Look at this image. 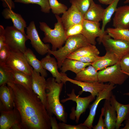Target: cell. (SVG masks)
I'll return each mask as SVG.
<instances>
[{
    "instance_id": "35",
    "label": "cell",
    "mask_w": 129,
    "mask_h": 129,
    "mask_svg": "<svg viewBox=\"0 0 129 129\" xmlns=\"http://www.w3.org/2000/svg\"><path fill=\"white\" fill-rule=\"evenodd\" d=\"M10 69L5 64L0 65V86L11 83Z\"/></svg>"
},
{
    "instance_id": "23",
    "label": "cell",
    "mask_w": 129,
    "mask_h": 129,
    "mask_svg": "<svg viewBox=\"0 0 129 129\" xmlns=\"http://www.w3.org/2000/svg\"><path fill=\"white\" fill-rule=\"evenodd\" d=\"M10 70L12 81L11 83L21 85L28 90H33L32 79L31 75L11 69Z\"/></svg>"
},
{
    "instance_id": "32",
    "label": "cell",
    "mask_w": 129,
    "mask_h": 129,
    "mask_svg": "<svg viewBox=\"0 0 129 129\" xmlns=\"http://www.w3.org/2000/svg\"><path fill=\"white\" fill-rule=\"evenodd\" d=\"M14 2L25 4H37L40 6L41 11L43 12L47 13L50 12L48 0H15Z\"/></svg>"
},
{
    "instance_id": "33",
    "label": "cell",
    "mask_w": 129,
    "mask_h": 129,
    "mask_svg": "<svg viewBox=\"0 0 129 129\" xmlns=\"http://www.w3.org/2000/svg\"><path fill=\"white\" fill-rule=\"evenodd\" d=\"M50 9L55 15H59L63 14L68 9L64 4L59 2L57 0H48Z\"/></svg>"
},
{
    "instance_id": "14",
    "label": "cell",
    "mask_w": 129,
    "mask_h": 129,
    "mask_svg": "<svg viewBox=\"0 0 129 129\" xmlns=\"http://www.w3.org/2000/svg\"><path fill=\"white\" fill-rule=\"evenodd\" d=\"M61 22L65 30L74 25L82 23L84 16L74 5L71 6L60 17Z\"/></svg>"
},
{
    "instance_id": "26",
    "label": "cell",
    "mask_w": 129,
    "mask_h": 129,
    "mask_svg": "<svg viewBox=\"0 0 129 129\" xmlns=\"http://www.w3.org/2000/svg\"><path fill=\"white\" fill-rule=\"evenodd\" d=\"M118 62V58L114 54L106 51L104 56H101L100 59L92 63L91 65L97 71L113 65Z\"/></svg>"
},
{
    "instance_id": "3",
    "label": "cell",
    "mask_w": 129,
    "mask_h": 129,
    "mask_svg": "<svg viewBox=\"0 0 129 129\" xmlns=\"http://www.w3.org/2000/svg\"><path fill=\"white\" fill-rule=\"evenodd\" d=\"M57 22L52 29L46 23L40 22L39 27L44 32V37L43 41L45 43H50L52 45V50L55 51L61 47L67 38L66 30L61 22L60 17L55 15Z\"/></svg>"
},
{
    "instance_id": "47",
    "label": "cell",
    "mask_w": 129,
    "mask_h": 129,
    "mask_svg": "<svg viewBox=\"0 0 129 129\" xmlns=\"http://www.w3.org/2000/svg\"><path fill=\"white\" fill-rule=\"evenodd\" d=\"M125 73L126 74L129 76V74L127 73ZM123 95H124L127 96L129 97V92L125 93Z\"/></svg>"
},
{
    "instance_id": "8",
    "label": "cell",
    "mask_w": 129,
    "mask_h": 129,
    "mask_svg": "<svg viewBox=\"0 0 129 129\" xmlns=\"http://www.w3.org/2000/svg\"><path fill=\"white\" fill-rule=\"evenodd\" d=\"M99 42L102 43L106 51L114 54L119 61L129 52V42L124 40L112 38L106 33Z\"/></svg>"
},
{
    "instance_id": "2",
    "label": "cell",
    "mask_w": 129,
    "mask_h": 129,
    "mask_svg": "<svg viewBox=\"0 0 129 129\" xmlns=\"http://www.w3.org/2000/svg\"><path fill=\"white\" fill-rule=\"evenodd\" d=\"M46 109L50 115H54L58 120L67 122V115L64 106L61 103L59 97L64 84L58 83L54 77L46 80Z\"/></svg>"
},
{
    "instance_id": "12",
    "label": "cell",
    "mask_w": 129,
    "mask_h": 129,
    "mask_svg": "<svg viewBox=\"0 0 129 129\" xmlns=\"http://www.w3.org/2000/svg\"><path fill=\"white\" fill-rule=\"evenodd\" d=\"M26 28L27 37L30 40L32 46L37 52L41 55H44L48 53V50L50 48L49 44H45L41 40L34 22H31Z\"/></svg>"
},
{
    "instance_id": "19",
    "label": "cell",
    "mask_w": 129,
    "mask_h": 129,
    "mask_svg": "<svg viewBox=\"0 0 129 129\" xmlns=\"http://www.w3.org/2000/svg\"><path fill=\"white\" fill-rule=\"evenodd\" d=\"M110 101L116 111L117 119L115 129H118L122 125V122L129 118V103L124 104L119 103L113 94L110 99Z\"/></svg>"
},
{
    "instance_id": "1",
    "label": "cell",
    "mask_w": 129,
    "mask_h": 129,
    "mask_svg": "<svg viewBox=\"0 0 129 129\" xmlns=\"http://www.w3.org/2000/svg\"><path fill=\"white\" fill-rule=\"evenodd\" d=\"M21 118L22 129H50V116L39 97L33 90L8 83Z\"/></svg>"
},
{
    "instance_id": "43",
    "label": "cell",
    "mask_w": 129,
    "mask_h": 129,
    "mask_svg": "<svg viewBox=\"0 0 129 129\" xmlns=\"http://www.w3.org/2000/svg\"><path fill=\"white\" fill-rule=\"evenodd\" d=\"M2 2L4 7L12 9L14 8L15 6L12 0H0Z\"/></svg>"
},
{
    "instance_id": "39",
    "label": "cell",
    "mask_w": 129,
    "mask_h": 129,
    "mask_svg": "<svg viewBox=\"0 0 129 129\" xmlns=\"http://www.w3.org/2000/svg\"><path fill=\"white\" fill-rule=\"evenodd\" d=\"M101 57L98 55H92L80 57H73L70 59L77 60L85 63H92L100 59Z\"/></svg>"
},
{
    "instance_id": "28",
    "label": "cell",
    "mask_w": 129,
    "mask_h": 129,
    "mask_svg": "<svg viewBox=\"0 0 129 129\" xmlns=\"http://www.w3.org/2000/svg\"><path fill=\"white\" fill-rule=\"evenodd\" d=\"M24 54L28 63L33 70L40 73L42 76L46 77L48 74L46 70L43 68L41 61L37 58L32 51L30 48H28Z\"/></svg>"
},
{
    "instance_id": "9",
    "label": "cell",
    "mask_w": 129,
    "mask_h": 129,
    "mask_svg": "<svg viewBox=\"0 0 129 129\" xmlns=\"http://www.w3.org/2000/svg\"><path fill=\"white\" fill-rule=\"evenodd\" d=\"M5 64L12 70L31 75L33 68L28 63L23 53L11 51Z\"/></svg>"
},
{
    "instance_id": "13",
    "label": "cell",
    "mask_w": 129,
    "mask_h": 129,
    "mask_svg": "<svg viewBox=\"0 0 129 129\" xmlns=\"http://www.w3.org/2000/svg\"><path fill=\"white\" fill-rule=\"evenodd\" d=\"M81 34L86 38L89 43L95 45L96 39L98 37L101 39L106 32H103L100 28L99 22H92L84 20L83 23Z\"/></svg>"
},
{
    "instance_id": "22",
    "label": "cell",
    "mask_w": 129,
    "mask_h": 129,
    "mask_svg": "<svg viewBox=\"0 0 129 129\" xmlns=\"http://www.w3.org/2000/svg\"><path fill=\"white\" fill-rule=\"evenodd\" d=\"M2 14L5 19H11L15 27L25 33L24 30L26 27V23L21 15L15 12L12 9L7 8L3 10Z\"/></svg>"
},
{
    "instance_id": "6",
    "label": "cell",
    "mask_w": 129,
    "mask_h": 129,
    "mask_svg": "<svg viewBox=\"0 0 129 129\" xmlns=\"http://www.w3.org/2000/svg\"><path fill=\"white\" fill-rule=\"evenodd\" d=\"M98 75L100 82H109L119 85L123 84L129 76L122 71L119 62L113 65L99 70Z\"/></svg>"
},
{
    "instance_id": "45",
    "label": "cell",
    "mask_w": 129,
    "mask_h": 129,
    "mask_svg": "<svg viewBox=\"0 0 129 129\" xmlns=\"http://www.w3.org/2000/svg\"><path fill=\"white\" fill-rule=\"evenodd\" d=\"M114 0H98L101 3L105 5H109Z\"/></svg>"
},
{
    "instance_id": "10",
    "label": "cell",
    "mask_w": 129,
    "mask_h": 129,
    "mask_svg": "<svg viewBox=\"0 0 129 129\" xmlns=\"http://www.w3.org/2000/svg\"><path fill=\"white\" fill-rule=\"evenodd\" d=\"M115 85L110 83L106 88L100 92L93 103L89 108V113L87 117L83 123L88 129L93 128V124L98 106L100 102L103 99L110 100L113 94L112 91L116 87Z\"/></svg>"
},
{
    "instance_id": "16",
    "label": "cell",
    "mask_w": 129,
    "mask_h": 129,
    "mask_svg": "<svg viewBox=\"0 0 129 129\" xmlns=\"http://www.w3.org/2000/svg\"><path fill=\"white\" fill-rule=\"evenodd\" d=\"M0 113V129H12L16 125H21L20 115L15 107L10 110L1 111Z\"/></svg>"
},
{
    "instance_id": "15",
    "label": "cell",
    "mask_w": 129,
    "mask_h": 129,
    "mask_svg": "<svg viewBox=\"0 0 129 129\" xmlns=\"http://www.w3.org/2000/svg\"><path fill=\"white\" fill-rule=\"evenodd\" d=\"M31 75L32 79V89L39 97L46 108V80L45 77L33 69Z\"/></svg>"
},
{
    "instance_id": "40",
    "label": "cell",
    "mask_w": 129,
    "mask_h": 129,
    "mask_svg": "<svg viewBox=\"0 0 129 129\" xmlns=\"http://www.w3.org/2000/svg\"><path fill=\"white\" fill-rule=\"evenodd\" d=\"M60 129H88L86 126L81 123L76 125L67 124L62 122L58 124Z\"/></svg>"
},
{
    "instance_id": "11",
    "label": "cell",
    "mask_w": 129,
    "mask_h": 129,
    "mask_svg": "<svg viewBox=\"0 0 129 129\" xmlns=\"http://www.w3.org/2000/svg\"><path fill=\"white\" fill-rule=\"evenodd\" d=\"M62 74V82L65 84L67 81L81 87L82 90L79 92V95L83 92H88L95 98L99 93L108 85V84H104L99 81L93 82H86L79 81L71 79L68 77L65 73L61 72Z\"/></svg>"
},
{
    "instance_id": "25",
    "label": "cell",
    "mask_w": 129,
    "mask_h": 129,
    "mask_svg": "<svg viewBox=\"0 0 129 129\" xmlns=\"http://www.w3.org/2000/svg\"><path fill=\"white\" fill-rule=\"evenodd\" d=\"M104 9L99 5L92 2L88 10L84 16V20L99 22L102 21Z\"/></svg>"
},
{
    "instance_id": "21",
    "label": "cell",
    "mask_w": 129,
    "mask_h": 129,
    "mask_svg": "<svg viewBox=\"0 0 129 129\" xmlns=\"http://www.w3.org/2000/svg\"><path fill=\"white\" fill-rule=\"evenodd\" d=\"M41 61L43 68L50 72L56 82L61 83L62 74L58 71V63L55 58L51 57L49 54L42 59Z\"/></svg>"
},
{
    "instance_id": "44",
    "label": "cell",
    "mask_w": 129,
    "mask_h": 129,
    "mask_svg": "<svg viewBox=\"0 0 129 129\" xmlns=\"http://www.w3.org/2000/svg\"><path fill=\"white\" fill-rule=\"evenodd\" d=\"M50 116V125L52 129H60L58 124L55 118L53 117L52 116Z\"/></svg>"
},
{
    "instance_id": "20",
    "label": "cell",
    "mask_w": 129,
    "mask_h": 129,
    "mask_svg": "<svg viewBox=\"0 0 129 129\" xmlns=\"http://www.w3.org/2000/svg\"><path fill=\"white\" fill-rule=\"evenodd\" d=\"M103 107L106 129H115L117 114L114 108L111 104L110 100H105Z\"/></svg>"
},
{
    "instance_id": "38",
    "label": "cell",
    "mask_w": 129,
    "mask_h": 129,
    "mask_svg": "<svg viewBox=\"0 0 129 129\" xmlns=\"http://www.w3.org/2000/svg\"><path fill=\"white\" fill-rule=\"evenodd\" d=\"M119 62L122 71L129 74V52L124 55Z\"/></svg>"
},
{
    "instance_id": "41",
    "label": "cell",
    "mask_w": 129,
    "mask_h": 129,
    "mask_svg": "<svg viewBox=\"0 0 129 129\" xmlns=\"http://www.w3.org/2000/svg\"><path fill=\"white\" fill-rule=\"evenodd\" d=\"M101 111L98 123L96 125L93 126L92 128L93 129H106L104 119L103 118L104 112V109L103 107L102 108Z\"/></svg>"
},
{
    "instance_id": "4",
    "label": "cell",
    "mask_w": 129,
    "mask_h": 129,
    "mask_svg": "<svg viewBox=\"0 0 129 129\" xmlns=\"http://www.w3.org/2000/svg\"><path fill=\"white\" fill-rule=\"evenodd\" d=\"M89 44L85 37L80 34L68 37L64 46L55 51L49 49L48 53L52 54L56 59L58 68L60 69L63 62L68 56L80 48Z\"/></svg>"
},
{
    "instance_id": "34",
    "label": "cell",
    "mask_w": 129,
    "mask_h": 129,
    "mask_svg": "<svg viewBox=\"0 0 129 129\" xmlns=\"http://www.w3.org/2000/svg\"><path fill=\"white\" fill-rule=\"evenodd\" d=\"M93 1V0H70V2L71 5L75 6L84 16Z\"/></svg>"
},
{
    "instance_id": "27",
    "label": "cell",
    "mask_w": 129,
    "mask_h": 129,
    "mask_svg": "<svg viewBox=\"0 0 129 129\" xmlns=\"http://www.w3.org/2000/svg\"><path fill=\"white\" fill-rule=\"evenodd\" d=\"M97 71L91 65H89L76 74L74 79L86 82L98 81Z\"/></svg>"
},
{
    "instance_id": "42",
    "label": "cell",
    "mask_w": 129,
    "mask_h": 129,
    "mask_svg": "<svg viewBox=\"0 0 129 129\" xmlns=\"http://www.w3.org/2000/svg\"><path fill=\"white\" fill-rule=\"evenodd\" d=\"M5 29L3 26L0 25V49L5 45Z\"/></svg>"
},
{
    "instance_id": "46",
    "label": "cell",
    "mask_w": 129,
    "mask_h": 129,
    "mask_svg": "<svg viewBox=\"0 0 129 129\" xmlns=\"http://www.w3.org/2000/svg\"><path fill=\"white\" fill-rule=\"evenodd\" d=\"M124 126L121 129H129V118L124 121Z\"/></svg>"
},
{
    "instance_id": "29",
    "label": "cell",
    "mask_w": 129,
    "mask_h": 129,
    "mask_svg": "<svg viewBox=\"0 0 129 129\" xmlns=\"http://www.w3.org/2000/svg\"><path fill=\"white\" fill-rule=\"evenodd\" d=\"M100 52L95 45L89 44L81 47L70 54L67 58L92 55H98Z\"/></svg>"
},
{
    "instance_id": "5",
    "label": "cell",
    "mask_w": 129,
    "mask_h": 129,
    "mask_svg": "<svg viewBox=\"0 0 129 129\" xmlns=\"http://www.w3.org/2000/svg\"><path fill=\"white\" fill-rule=\"evenodd\" d=\"M5 29L6 44L11 50L24 53L27 49L25 43L28 39L27 34L14 26H7Z\"/></svg>"
},
{
    "instance_id": "24",
    "label": "cell",
    "mask_w": 129,
    "mask_h": 129,
    "mask_svg": "<svg viewBox=\"0 0 129 129\" xmlns=\"http://www.w3.org/2000/svg\"><path fill=\"white\" fill-rule=\"evenodd\" d=\"M91 63H85L80 61L66 58L63 62L60 69L61 72L65 73L70 70L77 74Z\"/></svg>"
},
{
    "instance_id": "18",
    "label": "cell",
    "mask_w": 129,
    "mask_h": 129,
    "mask_svg": "<svg viewBox=\"0 0 129 129\" xmlns=\"http://www.w3.org/2000/svg\"><path fill=\"white\" fill-rule=\"evenodd\" d=\"M0 111L10 110L15 107L12 89L6 84L0 86Z\"/></svg>"
},
{
    "instance_id": "36",
    "label": "cell",
    "mask_w": 129,
    "mask_h": 129,
    "mask_svg": "<svg viewBox=\"0 0 129 129\" xmlns=\"http://www.w3.org/2000/svg\"><path fill=\"white\" fill-rule=\"evenodd\" d=\"M82 29V23L77 24L72 26L66 31L67 38L71 36L81 34Z\"/></svg>"
},
{
    "instance_id": "49",
    "label": "cell",
    "mask_w": 129,
    "mask_h": 129,
    "mask_svg": "<svg viewBox=\"0 0 129 129\" xmlns=\"http://www.w3.org/2000/svg\"></svg>"
},
{
    "instance_id": "17",
    "label": "cell",
    "mask_w": 129,
    "mask_h": 129,
    "mask_svg": "<svg viewBox=\"0 0 129 129\" xmlns=\"http://www.w3.org/2000/svg\"><path fill=\"white\" fill-rule=\"evenodd\" d=\"M113 26L116 28H129V5L118 7L113 19Z\"/></svg>"
},
{
    "instance_id": "48",
    "label": "cell",
    "mask_w": 129,
    "mask_h": 129,
    "mask_svg": "<svg viewBox=\"0 0 129 129\" xmlns=\"http://www.w3.org/2000/svg\"><path fill=\"white\" fill-rule=\"evenodd\" d=\"M124 3L125 4L129 3V0H126L124 2Z\"/></svg>"
},
{
    "instance_id": "31",
    "label": "cell",
    "mask_w": 129,
    "mask_h": 129,
    "mask_svg": "<svg viewBox=\"0 0 129 129\" xmlns=\"http://www.w3.org/2000/svg\"><path fill=\"white\" fill-rule=\"evenodd\" d=\"M120 0H114L106 9H104L101 28L102 32H105V27L111 21L112 17L117 9V6Z\"/></svg>"
},
{
    "instance_id": "37",
    "label": "cell",
    "mask_w": 129,
    "mask_h": 129,
    "mask_svg": "<svg viewBox=\"0 0 129 129\" xmlns=\"http://www.w3.org/2000/svg\"><path fill=\"white\" fill-rule=\"evenodd\" d=\"M11 51L10 49L6 45L0 49V65L5 64Z\"/></svg>"
},
{
    "instance_id": "7",
    "label": "cell",
    "mask_w": 129,
    "mask_h": 129,
    "mask_svg": "<svg viewBox=\"0 0 129 129\" xmlns=\"http://www.w3.org/2000/svg\"><path fill=\"white\" fill-rule=\"evenodd\" d=\"M67 95L68 97L62 100L61 102L64 103L68 101L72 100L76 102V109L74 107L72 108L69 118L71 120H75L76 123H78L81 115L86 111L90 104L95 99V98L91 94L86 97H79V95H77L75 94L74 89H72L70 93H67Z\"/></svg>"
},
{
    "instance_id": "30",
    "label": "cell",
    "mask_w": 129,
    "mask_h": 129,
    "mask_svg": "<svg viewBox=\"0 0 129 129\" xmlns=\"http://www.w3.org/2000/svg\"><path fill=\"white\" fill-rule=\"evenodd\" d=\"M105 32L112 38L124 40L129 42V29L108 27Z\"/></svg>"
}]
</instances>
